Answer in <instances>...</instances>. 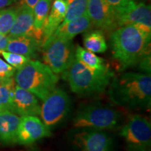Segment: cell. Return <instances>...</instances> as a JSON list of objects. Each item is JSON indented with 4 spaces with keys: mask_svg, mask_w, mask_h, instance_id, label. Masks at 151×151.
Here are the masks:
<instances>
[{
    "mask_svg": "<svg viewBox=\"0 0 151 151\" xmlns=\"http://www.w3.org/2000/svg\"><path fill=\"white\" fill-rule=\"evenodd\" d=\"M83 45L86 50L94 53H103L108 48L104 35L101 29L92 30L85 34Z\"/></svg>",
    "mask_w": 151,
    "mask_h": 151,
    "instance_id": "21",
    "label": "cell"
},
{
    "mask_svg": "<svg viewBox=\"0 0 151 151\" xmlns=\"http://www.w3.org/2000/svg\"><path fill=\"white\" fill-rule=\"evenodd\" d=\"M117 28L127 24H134L151 32L150 6L142 1L131 0L115 9Z\"/></svg>",
    "mask_w": 151,
    "mask_h": 151,
    "instance_id": "9",
    "label": "cell"
},
{
    "mask_svg": "<svg viewBox=\"0 0 151 151\" xmlns=\"http://www.w3.org/2000/svg\"><path fill=\"white\" fill-rule=\"evenodd\" d=\"M41 49V43L32 36L9 38L6 51L22 55L28 58H35Z\"/></svg>",
    "mask_w": 151,
    "mask_h": 151,
    "instance_id": "17",
    "label": "cell"
},
{
    "mask_svg": "<svg viewBox=\"0 0 151 151\" xmlns=\"http://www.w3.org/2000/svg\"><path fill=\"white\" fill-rule=\"evenodd\" d=\"M1 111V110H0V111Z\"/></svg>",
    "mask_w": 151,
    "mask_h": 151,
    "instance_id": "34",
    "label": "cell"
},
{
    "mask_svg": "<svg viewBox=\"0 0 151 151\" xmlns=\"http://www.w3.org/2000/svg\"><path fill=\"white\" fill-rule=\"evenodd\" d=\"M121 113L101 104H91L79 109L73 120L76 129L109 130L116 129L121 121Z\"/></svg>",
    "mask_w": 151,
    "mask_h": 151,
    "instance_id": "5",
    "label": "cell"
},
{
    "mask_svg": "<svg viewBox=\"0 0 151 151\" xmlns=\"http://www.w3.org/2000/svg\"><path fill=\"white\" fill-rule=\"evenodd\" d=\"M73 144L79 151H113L112 138L104 130L81 129L75 134Z\"/></svg>",
    "mask_w": 151,
    "mask_h": 151,
    "instance_id": "10",
    "label": "cell"
},
{
    "mask_svg": "<svg viewBox=\"0 0 151 151\" xmlns=\"http://www.w3.org/2000/svg\"><path fill=\"white\" fill-rule=\"evenodd\" d=\"M120 136L125 141L127 148H150V120L140 114L132 115L120 129Z\"/></svg>",
    "mask_w": 151,
    "mask_h": 151,
    "instance_id": "8",
    "label": "cell"
},
{
    "mask_svg": "<svg viewBox=\"0 0 151 151\" xmlns=\"http://www.w3.org/2000/svg\"><path fill=\"white\" fill-rule=\"evenodd\" d=\"M108 87L109 99L117 106L132 110L150 107V74L127 72L114 75Z\"/></svg>",
    "mask_w": 151,
    "mask_h": 151,
    "instance_id": "2",
    "label": "cell"
},
{
    "mask_svg": "<svg viewBox=\"0 0 151 151\" xmlns=\"http://www.w3.org/2000/svg\"><path fill=\"white\" fill-rule=\"evenodd\" d=\"M16 85L13 77L0 82V110H9L12 112Z\"/></svg>",
    "mask_w": 151,
    "mask_h": 151,
    "instance_id": "22",
    "label": "cell"
},
{
    "mask_svg": "<svg viewBox=\"0 0 151 151\" xmlns=\"http://www.w3.org/2000/svg\"><path fill=\"white\" fill-rule=\"evenodd\" d=\"M12 112L20 116H39L41 113V106L38 98L35 94L16 85L13 99Z\"/></svg>",
    "mask_w": 151,
    "mask_h": 151,
    "instance_id": "13",
    "label": "cell"
},
{
    "mask_svg": "<svg viewBox=\"0 0 151 151\" xmlns=\"http://www.w3.org/2000/svg\"><path fill=\"white\" fill-rule=\"evenodd\" d=\"M137 65H139L140 70L147 74H150V54L143 57Z\"/></svg>",
    "mask_w": 151,
    "mask_h": 151,
    "instance_id": "27",
    "label": "cell"
},
{
    "mask_svg": "<svg viewBox=\"0 0 151 151\" xmlns=\"http://www.w3.org/2000/svg\"><path fill=\"white\" fill-rule=\"evenodd\" d=\"M16 69L0 58V76L4 78H12Z\"/></svg>",
    "mask_w": 151,
    "mask_h": 151,
    "instance_id": "26",
    "label": "cell"
},
{
    "mask_svg": "<svg viewBox=\"0 0 151 151\" xmlns=\"http://www.w3.org/2000/svg\"><path fill=\"white\" fill-rule=\"evenodd\" d=\"M39 0H20V3L24 4L25 5H27V6H29V8L34 9L36 4L38 2Z\"/></svg>",
    "mask_w": 151,
    "mask_h": 151,
    "instance_id": "30",
    "label": "cell"
},
{
    "mask_svg": "<svg viewBox=\"0 0 151 151\" xmlns=\"http://www.w3.org/2000/svg\"><path fill=\"white\" fill-rule=\"evenodd\" d=\"M67 11L62 23H65L78 18L87 13L88 0H66Z\"/></svg>",
    "mask_w": 151,
    "mask_h": 151,
    "instance_id": "23",
    "label": "cell"
},
{
    "mask_svg": "<svg viewBox=\"0 0 151 151\" xmlns=\"http://www.w3.org/2000/svg\"><path fill=\"white\" fill-rule=\"evenodd\" d=\"M127 151H150V148H127Z\"/></svg>",
    "mask_w": 151,
    "mask_h": 151,
    "instance_id": "32",
    "label": "cell"
},
{
    "mask_svg": "<svg viewBox=\"0 0 151 151\" xmlns=\"http://www.w3.org/2000/svg\"><path fill=\"white\" fill-rule=\"evenodd\" d=\"M131 0H106L107 3L114 9H117L126 4Z\"/></svg>",
    "mask_w": 151,
    "mask_h": 151,
    "instance_id": "28",
    "label": "cell"
},
{
    "mask_svg": "<svg viewBox=\"0 0 151 151\" xmlns=\"http://www.w3.org/2000/svg\"><path fill=\"white\" fill-rule=\"evenodd\" d=\"M61 74L62 78L68 82L71 91L82 96L104 92L115 75L110 69L94 70L76 59Z\"/></svg>",
    "mask_w": 151,
    "mask_h": 151,
    "instance_id": "3",
    "label": "cell"
},
{
    "mask_svg": "<svg viewBox=\"0 0 151 151\" xmlns=\"http://www.w3.org/2000/svg\"><path fill=\"white\" fill-rule=\"evenodd\" d=\"M17 9L16 20L7 37L13 38L20 36H32L35 37L33 9L22 3H20Z\"/></svg>",
    "mask_w": 151,
    "mask_h": 151,
    "instance_id": "14",
    "label": "cell"
},
{
    "mask_svg": "<svg viewBox=\"0 0 151 151\" xmlns=\"http://www.w3.org/2000/svg\"><path fill=\"white\" fill-rule=\"evenodd\" d=\"M58 80V76L39 60H29L14 74L17 86L32 92L41 101L56 88Z\"/></svg>",
    "mask_w": 151,
    "mask_h": 151,
    "instance_id": "4",
    "label": "cell"
},
{
    "mask_svg": "<svg viewBox=\"0 0 151 151\" xmlns=\"http://www.w3.org/2000/svg\"><path fill=\"white\" fill-rule=\"evenodd\" d=\"M17 1H18V0H0V9L13 4Z\"/></svg>",
    "mask_w": 151,
    "mask_h": 151,
    "instance_id": "31",
    "label": "cell"
},
{
    "mask_svg": "<svg viewBox=\"0 0 151 151\" xmlns=\"http://www.w3.org/2000/svg\"><path fill=\"white\" fill-rule=\"evenodd\" d=\"M76 59L90 69L97 71H106L109 69L103 58L80 46L76 47Z\"/></svg>",
    "mask_w": 151,
    "mask_h": 151,
    "instance_id": "20",
    "label": "cell"
},
{
    "mask_svg": "<svg viewBox=\"0 0 151 151\" xmlns=\"http://www.w3.org/2000/svg\"><path fill=\"white\" fill-rule=\"evenodd\" d=\"M71 107L69 96L61 88H55L43 101L40 116L45 125L51 130L63 121Z\"/></svg>",
    "mask_w": 151,
    "mask_h": 151,
    "instance_id": "7",
    "label": "cell"
},
{
    "mask_svg": "<svg viewBox=\"0 0 151 151\" xmlns=\"http://www.w3.org/2000/svg\"><path fill=\"white\" fill-rule=\"evenodd\" d=\"M91 25L92 22L86 13L83 16L73 19L71 21L60 24L52 35L47 41L56 39L72 40L73 38H74L76 36L89 29Z\"/></svg>",
    "mask_w": 151,
    "mask_h": 151,
    "instance_id": "15",
    "label": "cell"
},
{
    "mask_svg": "<svg viewBox=\"0 0 151 151\" xmlns=\"http://www.w3.org/2000/svg\"><path fill=\"white\" fill-rule=\"evenodd\" d=\"M20 117L9 110L0 111V143L3 145L17 143Z\"/></svg>",
    "mask_w": 151,
    "mask_h": 151,
    "instance_id": "16",
    "label": "cell"
},
{
    "mask_svg": "<svg viewBox=\"0 0 151 151\" xmlns=\"http://www.w3.org/2000/svg\"><path fill=\"white\" fill-rule=\"evenodd\" d=\"M150 37L151 32L134 24L113 30L110 37L111 47L119 71L134 67L143 57L150 54Z\"/></svg>",
    "mask_w": 151,
    "mask_h": 151,
    "instance_id": "1",
    "label": "cell"
},
{
    "mask_svg": "<svg viewBox=\"0 0 151 151\" xmlns=\"http://www.w3.org/2000/svg\"><path fill=\"white\" fill-rule=\"evenodd\" d=\"M0 55H2L3 58L6 60V62L9 65L12 66L13 67L15 68L17 70L20 69L22 67H23L30 60L29 58L24 55H22L6 51V50H1L0 51Z\"/></svg>",
    "mask_w": 151,
    "mask_h": 151,
    "instance_id": "25",
    "label": "cell"
},
{
    "mask_svg": "<svg viewBox=\"0 0 151 151\" xmlns=\"http://www.w3.org/2000/svg\"><path fill=\"white\" fill-rule=\"evenodd\" d=\"M87 14L97 28L107 32L117 28L114 9L106 0H88Z\"/></svg>",
    "mask_w": 151,
    "mask_h": 151,
    "instance_id": "12",
    "label": "cell"
},
{
    "mask_svg": "<svg viewBox=\"0 0 151 151\" xmlns=\"http://www.w3.org/2000/svg\"><path fill=\"white\" fill-rule=\"evenodd\" d=\"M17 11V7H11L0 11V33L8 35L16 20Z\"/></svg>",
    "mask_w": 151,
    "mask_h": 151,
    "instance_id": "24",
    "label": "cell"
},
{
    "mask_svg": "<svg viewBox=\"0 0 151 151\" xmlns=\"http://www.w3.org/2000/svg\"><path fill=\"white\" fill-rule=\"evenodd\" d=\"M9 42V37L0 33V51L5 50Z\"/></svg>",
    "mask_w": 151,
    "mask_h": 151,
    "instance_id": "29",
    "label": "cell"
},
{
    "mask_svg": "<svg viewBox=\"0 0 151 151\" xmlns=\"http://www.w3.org/2000/svg\"><path fill=\"white\" fill-rule=\"evenodd\" d=\"M52 135L51 132L37 116L20 117L17 134V143L30 145Z\"/></svg>",
    "mask_w": 151,
    "mask_h": 151,
    "instance_id": "11",
    "label": "cell"
},
{
    "mask_svg": "<svg viewBox=\"0 0 151 151\" xmlns=\"http://www.w3.org/2000/svg\"><path fill=\"white\" fill-rule=\"evenodd\" d=\"M43 63L56 74L63 73L76 59V46L72 40L52 39L41 46Z\"/></svg>",
    "mask_w": 151,
    "mask_h": 151,
    "instance_id": "6",
    "label": "cell"
},
{
    "mask_svg": "<svg viewBox=\"0 0 151 151\" xmlns=\"http://www.w3.org/2000/svg\"><path fill=\"white\" fill-rule=\"evenodd\" d=\"M66 11H67L66 0H54L42 27L43 39L41 46L51 37L57 28L63 22Z\"/></svg>",
    "mask_w": 151,
    "mask_h": 151,
    "instance_id": "18",
    "label": "cell"
},
{
    "mask_svg": "<svg viewBox=\"0 0 151 151\" xmlns=\"http://www.w3.org/2000/svg\"><path fill=\"white\" fill-rule=\"evenodd\" d=\"M52 0H39L33 9L35 38L42 43V27L48 16Z\"/></svg>",
    "mask_w": 151,
    "mask_h": 151,
    "instance_id": "19",
    "label": "cell"
},
{
    "mask_svg": "<svg viewBox=\"0 0 151 151\" xmlns=\"http://www.w3.org/2000/svg\"><path fill=\"white\" fill-rule=\"evenodd\" d=\"M6 78H4V77H3V76H0V82H1V81H4L5 79H6Z\"/></svg>",
    "mask_w": 151,
    "mask_h": 151,
    "instance_id": "33",
    "label": "cell"
}]
</instances>
